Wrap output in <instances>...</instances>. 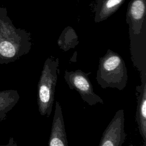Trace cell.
Returning <instances> with one entry per match:
<instances>
[{"instance_id":"8","label":"cell","mask_w":146,"mask_h":146,"mask_svg":"<svg viewBox=\"0 0 146 146\" xmlns=\"http://www.w3.org/2000/svg\"><path fill=\"white\" fill-rule=\"evenodd\" d=\"M125 0H94L92 9L94 13V21L99 23L106 20L114 14Z\"/></svg>"},{"instance_id":"3","label":"cell","mask_w":146,"mask_h":146,"mask_svg":"<svg viewBox=\"0 0 146 146\" xmlns=\"http://www.w3.org/2000/svg\"><path fill=\"white\" fill-rule=\"evenodd\" d=\"M59 59L51 56L44 61L38 84L37 103L40 114L49 117L54 103L55 87L59 72Z\"/></svg>"},{"instance_id":"2","label":"cell","mask_w":146,"mask_h":146,"mask_svg":"<svg viewBox=\"0 0 146 146\" xmlns=\"http://www.w3.org/2000/svg\"><path fill=\"white\" fill-rule=\"evenodd\" d=\"M96 80L103 89L115 88L123 90L128 82V72L121 56L108 49L99 59Z\"/></svg>"},{"instance_id":"4","label":"cell","mask_w":146,"mask_h":146,"mask_svg":"<svg viewBox=\"0 0 146 146\" xmlns=\"http://www.w3.org/2000/svg\"><path fill=\"white\" fill-rule=\"evenodd\" d=\"M91 72L86 73L80 70L68 71H64V79L71 90L78 92L84 102L90 106H94L97 103L103 104V99L96 95L93 89L88 75Z\"/></svg>"},{"instance_id":"10","label":"cell","mask_w":146,"mask_h":146,"mask_svg":"<svg viewBox=\"0 0 146 146\" xmlns=\"http://www.w3.org/2000/svg\"><path fill=\"white\" fill-rule=\"evenodd\" d=\"M17 52V48L10 42H3L0 44V54L7 58L14 57Z\"/></svg>"},{"instance_id":"5","label":"cell","mask_w":146,"mask_h":146,"mask_svg":"<svg viewBox=\"0 0 146 146\" xmlns=\"http://www.w3.org/2000/svg\"><path fill=\"white\" fill-rule=\"evenodd\" d=\"M127 133L124 131V112L116 111L114 117L104 130L99 146H121Z\"/></svg>"},{"instance_id":"6","label":"cell","mask_w":146,"mask_h":146,"mask_svg":"<svg viewBox=\"0 0 146 146\" xmlns=\"http://www.w3.org/2000/svg\"><path fill=\"white\" fill-rule=\"evenodd\" d=\"M141 84L136 86L137 108L136 120L139 133L146 145V72L140 74Z\"/></svg>"},{"instance_id":"9","label":"cell","mask_w":146,"mask_h":146,"mask_svg":"<svg viewBox=\"0 0 146 146\" xmlns=\"http://www.w3.org/2000/svg\"><path fill=\"white\" fill-rule=\"evenodd\" d=\"M57 43L62 51H67L75 48L78 44V36L73 28L67 26L62 31Z\"/></svg>"},{"instance_id":"1","label":"cell","mask_w":146,"mask_h":146,"mask_svg":"<svg viewBox=\"0 0 146 146\" xmlns=\"http://www.w3.org/2000/svg\"><path fill=\"white\" fill-rule=\"evenodd\" d=\"M126 22L128 25L131 60L140 74L146 72L145 0H131Z\"/></svg>"},{"instance_id":"7","label":"cell","mask_w":146,"mask_h":146,"mask_svg":"<svg viewBox=\"0 0 146 146\" xmlns=\"http://www.w3.org/2000/svg\"><path fill=\"white\" fill-rule=\"evenodd\" d=\"M48 145L49 146H68V145L62 108L58 101L55 102V112Z\"/></svg>"}]
</instances>
